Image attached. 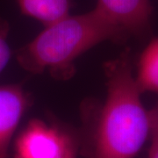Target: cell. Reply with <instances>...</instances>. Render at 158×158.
<instances>
[{
	"instance_id": "6da1fadb",
	"label": "cell",
	"mask_w": 158,
	"mask_h": 158,
	"mask_svg": "<svg viewBox=\"0 0 158 158\" xmlns=\"http://www.w3.org/2000/svg\"><path fill=\"white\" fill-rule=\"evenodd\" d=\"M106 98L90 132V158H135L150 135L149 113L133 74L130 50L105 65Z\"/></svg>"
},
{
	"instance_id": "7a4b0ae2",
	"label": "cell",
	"mask_w": 158,
	"mask_h": 158,
	"mask_svg": "<svg viewBox=\"0 0 158 158\" xmlns=\"http://www.w3.org/2000/svg\"><path fill=\"white\" fill-rule=\"evenodd\" d=\"M126 39L120 29L94 8L45 26L31 42L19 49L17 60L30 73L48 70L56 78L66 79L73 74L74 61L92 47L105 40L122 42Z\"/></svg>"
},
{
	"instance_id": "3957f363",
	"label": "cell",
	"mask_w": 158,
	"mask_h": 158,
	"mask_svg": "<svg viewBox=\"0 0 158 158\" xmlns=\"http://www.w3.org/2000/svg\"><path fill=\"white\" fill-rule=\"evenodd\" d=\"M77 151V141L68 132L33 119L18 136L14 158H68Z\"/></svg>"
},
{
	"instance_id": "277c9868",
	"label": "cell",
	"mask_w": 158,
	"mask_h": 158,
	"mask_svg": "<svg viewBox=\"0 0 158 158\" xmlns=\"http://www.w3.org/2000/svg\"><path fill=\"white\" fill-rule=\"evenodd\" d=\"M95 8L127 38H143L151 31L153 7L150 0H98Z\"/></svg>"
},
{
	"instance_id": "5b68a950",
	"label": "cell",
	"mask_w": 158,
	"mask_h": 158,
	"mask_svg": "<svg viewBox=\"0 0 158 158\" xmlns=\"http://www.w3.org/2000/svg\"><path fill=\"white\" fill-rule=\"evenodd\" d=\"M29 105V95L21 85H0V158H8L12 136Z\"/></svg>"
},
{
	"instance_id": "8992f818",
	"label": "cell",
	"mask_w": 158,
	"mask_h": 158,
	"mask_svg": "<svg viewBox=\"0 0 158 158\" xmlns=\"http://www.w3.org/2000/svg\"><path fill=\"white\" fill-rule=\"evenodd\" d=\"M24 15L33 18L45 26L69 14L70 0H17Z\"/></svg>"
},
{
	"instance_id": "52a82bcc",
	"label": "cell",
	"mask_w": 158,
	"mask_h": 158,
	"mask_svg": "<svg viewBox=\"0 0 158 158\" xmlns=\"http://www.w3.org/2000/svg\"><path fill=\"white\" fill-rule=\"evenodd\" d=\"M135 77L141 93L158 92V37L152 40L141 54Z\"/></svg>"
},
{
	"instance_id": "ba28073f",
	"label": "cell",
	"mask_w": 158,
	"mask_h": 158,
	"mask_svg": "<svg viewBox=\"0 0 158 158\" xmlns=\"http://www.w3.org/2000/svg\"><path fill=\"white\" fill-rule=\"evenodd\" d=\"M9 33V24L4 19L0 18V73L6 68L10 61L11 52L7 42Z\"/></svg>"
},
{
	"instance_id": "9c48e42d",
	"label": "cell",
	"mask_w": 158,
	"mask_h": 158,
	"mask_svg": "<svg viewBox=\"0 0 158 158\" xmlns=\"http://www.w3.org/2000/svg\"><path fill=\"white\" fill-rule=\"evenodd\" d=\"M150 119V135H158V102L153 109L148 111Z\"/></svg>"
},
{
	"instance_id": "30bf717a",
	"label": "cell",
	"mask_w": 158,
	"mask_h": 158,
	"mask_svg": "<svg viewBox=\"0 0 158 158\" xmlns=\"http://www.w3.org/2000/svg\"><path fill=\"white\" fill-rule=\"evenodd\" d=\"M152 143L148 151V158H158V135H151Z\"/></svg>"
},
{
	"instance_id": "8fae6325",
	"label": "cell",
	"mask_w": 158,
	"mask_h": 158,
	"mask_svg": "<svg viewBox=\"0 0 158 158\" xmlns=\"http://www.w3.org/2000/svg\"><path fill=\"white\" fill-rule=\"evenodd\" d=\"M77 157V153H75V154H73V155H71L70 156H69L68 158H76Z\"/></svg>"
}]
</instances>
